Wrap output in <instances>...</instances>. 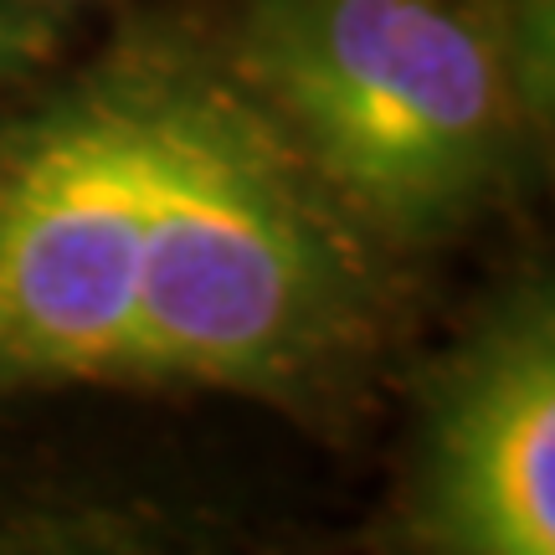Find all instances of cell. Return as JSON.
<instances>
[{
    "mask_svg": "<svg viewBox=\"0 0 555 555\" xmlns=\"http://www.w3.org/2000/svg\"><path fill=\"white\" fill-rule=\"evenodd\" d=\"M397 268L227 37L134 26L0 108V401L221 391L345 433L397 350Z\"/></svg>",
    "mask_w": 555,
    "mask_h": 555,
    "instance_id": "cell-1",
    "label": "cell"
},
{
    "mask_svg": "<svg viewBox=\"0 0 555 555\" xmlns=\"http://www.w3.org/2000/svg\"><path fill=\"white\" fill-rule=\"evenodd\" d=\"M227 52L397 258L478 227L545 139L478 0H242Z\"/></svg>",
    "mask_w": 555,
    "mask_h": 555,
    "instance_id": "cell-2",
    "label": "cell"
},
{
    "mask_svg": "<svg viewBox=\"0 0 555 555\" xmlns=\"http://www.w3.org/2000/svg\"><path fill=\"white\" fill-rule=\"evenodd\" d=\"M397 555H555V288L530 262L463 319L412 391Z\"/></svg>",
    "mask_w": 555,
    "mask_h": 555,
    "instance_id": "cell-3",
    "label": "cell"
},
{
    "mask_svg": "<svg viewBox=\"0 0 555 555\" xmlns=\"http://www.w3.org/2000/svg\"><path fill=\"white\" fill-rule=\"evenodd\" d=\"M0 555H294L206 489L0 453Z\"/></svg>",
    "mask_w": 555,
    "mask_h": 555,
    "instance_id": "cell-4",
    "label": "cell"
},
{
    "mask_svg": "<svg viewBox=\"0 0 555 555\" xmlns=\"http://www.w3.org/2000/svg\"><path fill=\"white\" fill-rule=\"evenodd\" d=\"M57 21L37 11V5H16V0H0V82L31 73L37 62H47L57 52Z\"/></svg>",
    "mask_w": 555,
    "mask_h": 555,
    "instance_id": "cell-5",
    "label": "cell"
}]
</instances>
